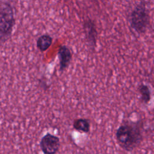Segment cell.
<instances>
[{
  "instance_id": "cell-1",
  "label": "cell",
  "mask_w": 154,
  "mask_h": 154,
  "mask_svg": "<svg viewBox=\"0 0 154 154\" xmlns=\"http://www.w3.org/2000/svg\"><path fill=\"white\" fill-rule=\"evenodd\" d=\"M143 123L140 122L123 121L116 133L118 144L124 150L131 152L139 146L143 140Z\"/></svg>"
},
{
  "instance_id": "cell-2",
  "label": "cell",
  "mask_w": 154,
  "mask_h": 154,
  "mask_svg": "<svg viewBox=\"0 0 154 154\" xmlns=\"http://www.w3.org/2000/svg\"><path fill=\"white\" fill-rule=\"evenodd\" d=\"M14 13L11 5L5 2H0V43L10 37L14 26Z\"/></svg>"
},
{
  "instance_id": "cell-3",
  "label": "cell",
  "mask_w": 154,
  "mask_h": 154,
  "mask_svg": "<svg viewBox=\"0 0 154 154\" xmlns=\"http://www.w3.org/2000/svg\"><path fill=\"white\" fill-rule=\"evenodd\" d=\"M147 11L142 5L138 6L131 14V23L132 28L137 32L144 31L147 23Z\"/></svg>"
},
{
  "instance_id": "cell-4",
  "label": "cell",
  "mask_w": 154,
  "mask_h": 154,
  "mask_svg": "<svg viewBox=\"0 0 154 154\" xmlns=\"http://www.w3.org/2000/svg\"><path fill=\"white\" fill-rule=\"evenodd\" d=\"M40 147L44 154H56L60 147V138L48 133L41 139Z\"/></svg>"
},
{
  "instance_id": "cell-5",
  "label": "cell",
  "mask_w": 154,
  "mask_h": 154,
  "mask_svg": "<svg viewBox=\"0 0 154 154\" xmlns=\"http://www.w3.org/2000/svg\"><path fill=\"white\" fill-rule=\"evenodd\" d=\"M58 54L60 60V69L61 71H63L69 66L70 63L72 54L67 47L63 46L60 48Z\"/></svg>"
},
{
  "instance_id": "cell-6",
  "label": "cell",
  "mask_w": 154,
  "mask_h": 154,
  "mask_svg": "<svg viewBox=\"0 0 154 154\" xmlns=\"http://www.w3.org/2000/svg\"><path fill=\"white\" fill-rule=\"evenodd\" d=\"M90 122L87 119H76L73 123V129L86 134L90 131Z\"/></svg>"
},
{
  "instance_id": "cell-7",
  "label": "cell",
  "mask_w": 154,
  "mask_h": 154,
  "mask_svg": "<svg viewBox=\"0 0 154 154\" xmlns=\"http://www.w3.org/2000/svg\"><path fill=\"white\" fill-rule=\"evenodd\" d=\"M138 91L142 102L145 104H147L151 99V91L149 86L144 84H141L138 86Z\"/></svg>"
},
{
  "instance_id": "cell-8",
  "label": "cell",
  "mask_w": 154,
  "mask_h": 154,
  "mask_svg": "<svg viewBox=\"0 0 154 154\" xmlns=\"http://www.w3.org/2000/svg\"><path fill=\"white\" fill-rule=\"evenodd\" d=\"M52 42V38L48 35H43L40 36L37 41V47L41 51L47 50Z\"/></svg>"
}]
</instances>
